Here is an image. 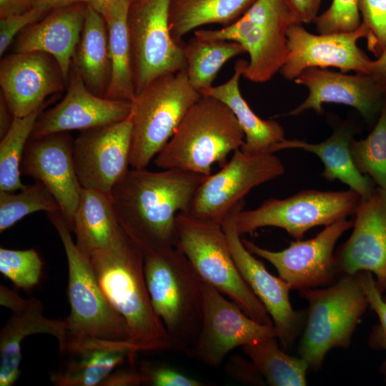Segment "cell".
Returning <instances> with one entry per match:
<instances>
[{
  "label": "cell",
  "mask_w": 386,
  "mask_h": 386,
  "mask_svg": "<svg viewBox=\"0 0 386 386\" xmlns=\"http://www.w3.org/2000/svg\"><path fill=\"white\" fill-rule=\"evenodd\" d=\"M207 176L177 169H129L109 194L118 223L143 254L174 247L176 217Z\"/></svg>",
  "instance_id": "cell-1"
},
{
  "label": "cell",
  "mask_w": 386,
  "mask_h": 386,
  "mask_svg": "<svg viewBox=\"0 0 386 386\" xmlns=\"http://www.w3.org/2000/svg\"><path fill=\"white\" fill-rule=\"evenodd\" d=\"M89 258L102 291L127 322V341L139 352L171 350L167 330L152 306L140 248L120 227L112 242Z\"/></svg>",
  "instance_id": "cell-2"
},
{
  "label": "cell",
  "mask_w": 386,
  "mask_h": 386,
  "mask_svg": "<svg viewBox=\"0 0 386 386\" xmlns=\"http://www.w3.org/2000/svg\"><path fill=\"white\" fill-rule=\"evenodd\" d=\"M144 272L152 308L175 351L192 350L202 327L203 282L177 247L144 254Z\"/></svg>",
  "instance_id": "cell-3"
},
{
  "label": "cell",
  "mask_w": 386,
  "mask_h": 386,
  "mask_svg": "<svg viewBox=\"0 0 386 386\" xmlns=\"http://www.w3.org/2000/svg\"><path fill=\"white\" fill-rule=\"evenodd\" d=\"M244 142V132L228 106L202 95L154 157V164L161 169H182L207 177L214 164L222 167L227 156Z\"/></svg>",
  "instance_id": "cell-4"
},
{
  "label": "cell",
  "mask_w": 386,
  "mask_h": 386,
  "mask_svg": "<svg viewBox=\"0 0 386 386\" xmlns=\"http://www.w3.org/2000/svg\"><path fill=\"white\" fill-rule=\"evenodd\" d=\"M298 291L309 303L298 352L309 369L317 371L330 350L349 347L369 303L357 274L342 275L324 289Z\"/></svg>",
  "instance_id": "cell-5"
},
{
  "label": "cell",
  "mask_w": 386,
  "mask_h": 386,
  "mask_svg": "<svg viewBox=\"0 0 386 386\" xmlns=\"http://www.w3.org/2000/svg\"><path fill=\"white\" fill-rule=\"evenodd\" d=\"M174 247L187 257L203 282L227 296L254 321L274 325L266 308L239 273L220 224L179 212Z\"/></svg>",
  "instance_id": "cell-6"
},
{
  "label": "cell",
  "mask_w": 386,
  "mask_h": 386,
  "mask_svg": "<svg viewBox=\"0 0 386 386\" xmlns=\"http://www.w3.org/2000/svg\"><path fill=\"white\" fill-rule=\"evenodd\" d=\"M201 96L190 84L186 69L160 76L136 94L129 114L131 168H147Z\"/></svg>",
  "instance_id": "cell-7"
},
{
  "label": "cell",
  "mask_w": 386,
  "mask_h": 386,
  "mask_svg": "<svg viewBox=\"0 0 386 386\" xmlns=\"http://www.w3.org/2000/svg\"><path fill=\"white\" fill-rule=\"evenodd\" d=\"M294 23L300 22L287 0H256L230 25L195 30L194 34L242 44L249 57L242 76L254 83H264L280 71L287 59V31Z\"/></svg>",
  "instance_id": "cell-8"
},
{
  "label": "cell",
  "mask_w": 386,
  "mask_h": 386,
  "mask_svg": "<svg viewBox=\"0 0 386 386\" xmlns=\"http://www.w3.org/2000/svg\"><path fill=\"white\" fill-rule=\"evenodd\" d=\"M46 215L61 239L68 263L70 313L65 319L66 342L84 337L127 340L128 329L124 318L102 291L89 258L77 248L64 217L60 212Z\"/></svg>",
  "instance_id": "cell-9"
},
{
  "label": "cell",
  "mask_w": 386,
  "mask_h": 386,
  "mask_svg": "<svg viewBox=\"0 0 386 386\" xmlns=\"http://www.w3.org/2000/svg\"><path fill=\"white\" fill-rule=\"evenodd\" d=\"M361 197L350 189L345 191L306 189L285 199H269L254 209L240 210L235 224L240 235L259 228H282L296 240L309 229L328 226L354 214Z\"/></svg>",
  "instance_id": "cell-10"
},
{
  "label": "cell",
  "mask_w": 386,
  "mask_h": 386,
  "mask_svg": "<svg viewBox=\"0 0 386 386\" xmlns=\"http://www.w3.org/2000/svg\"><path fill=\"white\" fill-rule=\"evenodd\" d=\"M172 0H133L127 16L136 94L154 79L186 69L183 46L172 37Z\"/></svg>",
  "instance_id": "cell-11"
},
{
  "label": "cell",
  "mask_w": 386,
  "mask_h": 386,
  "mask_svg": "<svg viewBox=\"0 0 386 386\" xmlns=\"http://www.w3.org/2000/svg\"><path fill=\"white\" fill-rule=\"evenodd\" d=\"M284 172L282 162L274 153L248 154L239 149L219 171L207 176L199 185L185 213L222 225L229 211L251 189Z\"/></svg>",
  "instance_id": "cell-12"
},
{
  "label": "cell",
  "mask_w": 386,
  "mask_h": 386,
  "mask_svg": "<svg viewBox=\"0 0 386 386\" xmlns=\"http://www.w3.org/2000/svg\"><path fill=\"white\" fill-rule=\"evenodd\" d=\"M244 207L242 199L227 214L222 227L239 273L270 315L282 349L289 350L305 326V311L292 308L289 298L290 285L269 273L263 262L244 245L235 224L237 214Z\"/></svg>",
  "instance_id": "cell-13"
},
{
  "label": "cell",
  "mask_w": 386,
  "mask_h": 386,
  "mask_svg": "<svg viewBox=\"0 0 386 386\" xmlns=\"http://www.w3.org/2000/svg\"><path fill=\"white\" fill-rule=\"evenodd\" d=\"M353 222V219H342L326 226L315 237L292 242L288 247L277 252L242 239L252 254L271 263L292 290L328 286L335 282L338 274L334 256L335 244L352 227Z\"/></svg>",
  "instance_id": "cell-14"
},
{
  "label": "cell",
  "mask_w": 386,
  "mask_h": 386,
  "mask_svg": "<svg viewBox=\"0 0 386 386\" xmlns=\"http://www.w3.org/2000/svg\"><path fill=\"white\" fill-rule=\"evenodd\" d=\"M202 322L193 348L198 358L211 367H218L235 347L277 336L274 325L260 324L232 300L203 282Z\"/></svg>",
  "instance_id": "cell-15"
},
{
  "label": "cell",
  "mask_w": 386,
  "mask_h": 386,
  "mask_svg": "<svg viewBox=\"0 0 386 386\" xmlns=\"http://www.w3.org/2000/svg\"><path fill=\"white\" fill-rule=\"evenodd\" d=\"M367 35V28L362 23L352 31L319 34L310 33L301 23H294L287 31L289 54L279 72L290 81L312 67H335L344 73L366 74L371 59L357 42Z\"/></svg>",
  "instance_id": "cell-16"
},
{
  "label": "cell",
  "mask_w": 386,
  "mask_h": 386,
  "mask_svg": "<svg viewBox=\"0 0 386 386\" xmlns=\"http://www.w3.org/2000/svg\"><path fill=\"white\" fill-rule=\"evenodd\" d=\"M132 120L81 131L74 140V159L82 188L109 194L129 169Z\"/></svg>",
  "instance_id": "cell-17"
},
{
  "label": "cell",
  "mask_w": 386,
  "mask_h": 386,
  "mask_svg": "<svg viewBox=\"0 0 386 386\" xmlns=\"http://www.w3.org/2000/svg\"><path fill=\"white\" fill-rule=\"evenodd\" d=\"M350 237L335 252L338 273L355 275L369 272L377 286L386 291V190L376 187L361 198L354 214Z\"/></svg>",
  "instance_id": "cell-18"
},
{
  "label": "cell",
  "mask_w": 386,
  "mask_h": 386,
  "mask_svg": "<svg viewBox=\"0 0 386 386\" xmlns=\"http://www.w3.org/2000/svg\"><path fill=\"white\" fill-rule=\"evenodd\" d=\"M74 140L69 132L31 137L20 167L21 175L42 182L51 192L71 231L82 189L76 172Z\"/></svg>",
  "instance_id": "cell-19"
},
{
  "label": "cell",
  "mask_w": 386,
  "mask_h": 386,
  "mask_svg": "<svg viewBox=\"0 0 386 386\" xmlns=\"http://www.w3.org/2000/svg\"><path fill=\"white\" fill-rule=\"evenodd\" d=\"M294 81L305 86L308 95L287 116H297L310 109L322 114L323 104L336 103L355 108L367 124H372L386 102V91L365 73L347 74L312 67L305 69Z\"/></svg>",
  "instance_id": "cell-20"
},
{
  "label": "cell",
  "mask_w": 386,
  "mask_h": 386,
  "mask_svg": "<svg viewBox=\"0 0 386 386\" xmlns=\"http://www.w3.org/2000/svg\"><path fill=\"white\" fill-rule=\"evenodd\" d=\"M67 84L57 61L46 53L15 52L1 61V94L14 117L37 110Z\"/></svg>",
  "instance_id": "cell-21"
},
{
  "label": "cell",
  "mask_w": 386,
  "mask_h": 386,
  "mask_svg": "<svg viewBox=\"0 0 386 386\" xmlns=\"http://www.w3.org/2000/svg\"><path fill=\"white\" fill-rule=\"evenodd\" d=\"M66 89V95L57 104L39 115L31 137L84 131L122 121L130 114L132 102L94 94L73 64Z\"/></svg>",
  "instance_id": "cell-22"
},
{
  "label": "cell",
  "mask_w": 386,
  "mask_h": 386,
  "mask_svg": "<svg viewBox=\"0 0 386 386\" xmlns=\"http://www.w3.org/2000/svg\"><path fill=\"white\" fill-rule=\"evenodd\" d=\"M0 305L12 315L0 332V386H11L21 370V343L34 334L54 336L62 351L67 339L65 320H51L44 315L43 303L36 299H23L8 287L0 286Z\"/></svg>",
  "instance_id": "cell-23"
},
{
  "label": "cell",
  "mask_w": 386,
  "mask_h": 386,
  "mask_svg": "<svg viewBox=\"0 0 386 386\" xmlns=\"http://www.w3.org/2000/svg\"><path fill=\"white\" fill-rule=\"evenodd\" d=\"M137 348L127 340L94 337L69 340L61 352L66 361L50 377L56 386L102 385L110 374L126 362H134Z\"/></svg>",
  "instance_id": "cell-24"
},
{
  "label": "cell",
  "mask_w": 386,
  "mask_h": 386,
  "mask_svg": "<svg viewBox=\"0 0 386 386\" xmlns=\"http://www.w3.org/2000/svg\"><path fill=\"white\" fill-rule=\"evenodd\" d=\"M86 9V4L80 2L51 11L19 34L16 52L41 51L50 54L68 82Z\"/></svg>",
  "instance_id": "cell-25"
},
{
  "label": "cell",
  "mask_w": 386,
  "mask_h": 386,
  "mask_svg": "<svg viewBox=\"0 0 386 386\" xmlns=\"http://www.w3.org/2000/svg\"><path fill=\"white\" fill-rule=\"evenodd\" d=\"M354 131L348 124L337 126L332 135L320 143H309L300 139H284L274 145L271 153L287 149H300L317 155L322 162L321 174L327 181L336 179L357 192L361 198L368 197L375 189V184L368 176L356 168L350 152Z\"/></svg>",
  "instance_id": "cell-26"
},
{
  "label": "cell",
  "mask_w": 386,
  "mask_h": 386,
  "mask_svg": "<svg viewBox=\"0 0 386 386\" xmlns=\"http://www.w3.org/2000/svg\"><path fill=\"white\" fill-rule=\"evenodd\" d=\"M247 61L239 59L234 64V74L225 83L199 91L202 96L216 98L232 111L244 134L241 150L248 154L271 153L277 144L285 139L283 127L274 120L259 117L242 97L239 81Z\"/></svg>",
  "instance_id": "cell-27"
},
{
  "label": "cell",
  "mask_w": 386,
  "mask_h": 386,
  "mask_svg": "<svg viewBox=\"0 0 386 386\" xmlns=\"http://www.w3.org/2000/svg\"><path fill=\"white\" fill-rule=\"evenodd\" d=\"M130 0H116L103 14L109 35V84L104 97L132 102L136 96L133 54L127 24Z\"/></svg>",
  "instance_id": "cell-28"
},
{
  "label": "cell",
  "mask_w": 386,
  "mask_h": 386,
  "mask_svg": "<svg viewBox=\"0 0 386 386\" xmlns=\"http://www.w3.org/2000/svg\"><path fill=\"white\" fill-rule=\"evenodd\" d=\"M72 64L86 87L104 97L111 75L108 29L103 15L88 4Z\"/></svg>",
  "instance_id": "cell-29"
},
{
  "label": "cell",
  "mask_w": 386,
  "mask_h": 386,
  "mask_svg": "<svg viewBox=\"0 0 386 386\" xmlns=\"http://www.w3.org/2000/svg\"><path fill=\"white\" fill-rule=\"evenodd\" d=\"M119 228L110 194L82 188L72 230L79 251L89 257L95 251L107 247Z\"/></svg>",
  "instance_id": "cell-30"
},
{
  "label": "cell",
  "mask_w": 386,
  "mask_h": 386,
  "mask_svg": "<svg viewBox=\"0 0 386 386\" xmlns=\"http://www.w3.org/2000/svg\"><path fill=\"white\" fill-rule=\"evenodd\" d=\"M256 0H172L169 29L181 44L182 37L209 24L229 26L240 18Z\"/></svg>",
  "instance_id": "cell-31"
},
{
  "label": "cell",
  "mask_w": 386,
  "mask_h": 386,
  "mask_svg": "<svg viewBox=\"0 0 386 386\" xmlns=\"http://www.w3.org/2000/svg\"><path fill=\"white\" fill-rule=\"evenodd\" d=\"M182 46L189 81L199 92L212 86L219 69L227 61L246 53L238 42L195 34Z\"/></svg>",
  "instance_id": "cell-32"
},
{
  "label": "cell",
  "mask_w": 386,
  "mask_h": 386,
  "mask_svg": "<svg viewBox=\"0 0 386 386\" xmlns=\"http://www.w3.org/2000/svg\"><path fill=\"white\" fill-rule=\"evenodd\" d=\"M277 340L275 336L261 339L242 346V350L257 366L267 385H306L308 364L281 350Z\"/></svg>",
  "instance_id": "cell-33"
},
{
  "label": "cell",
  "mask_w": 386,
  "mask_h": 386,
  "mask_svg": "<svg viewBox=\"0 0 386 386\" xmlns=\"http://www.w3.org/2000/svg\"><path fill=\"white\" fill-rule=\"evenodd\" d=\"M49 103L22 117H14L12 124L1 138L0 142V191L16 192L27 185L21 179V163L36 122Z\"/></svg>",
  "instance_id": "cell-34"
},
{
  "label": "cell",
  "mask_w": 386,
  "mask_h": 386,
  "mask_svg": "<svg viewBox=\"0 0 386 386\" xmlns=\"http://www.w3.org/2000/svg\"><path fill=\"white\" fill-rule=\"evenodd\" d=\"M19 191H0L1 233L31 213L61 212L56 199L42 182L36 181Z\"/></svg>",
  "instance_id": "cell-35"
},
{
  "label": "cell",
  "mask_w": 386,
  "mask_h": 386,
  "mask_svg": "<svg viewBox=\"0 0 386 386\" xmlns=\"http://www.w3.org/2000/svg\"><path fill=\"white\" fill-rule=\"evenodd\" d=\"M350 152L357 170L386 190V102L371 132L365 139L353 138Z\"/></svg>",
  "instance_id": "cell-36"
},
{
  "label": "cell",
  "mask_w": 386,
  "mask_h": 386,
  "mask_svg": "<svg viewBox=\"0 0 386 386\" xmlns=\"http://www.w3.org/2000/svg\"><path fill=\"white\" fill-rule=\"evenodd\" d=\"M42 268L43 261L34 249L0 247V272L18 288L27 290L34 287L39 282Z\"/></svg>",
  "instance_id": "cell-37"
},
{
  "label": "cell",
  "mask_w": 386,
  "mask_h": 386,
  "mask_svg": "<svg viewBox=\"0 0 386 386\" xmlns=\"http://www.w3.org/2000/svg\"><path fill=\"white\" fill-rule=\"evenodd\" d=\"M361 22L357 0H332L313 23L319 34H330L355 31Z\"/></svg>",
  "instance_id": "cell-38"
},
{
  "label": "cell",
  "mask_w": 386,
  "mask_h": 386,
  "mask_svg": "<svg viewBox=\"0 0 386 386\" xmlns=\"http://www.w3.org/2000/svg\"><path fill=\"white\" fill-rule=\"evenodd\" d=\"M357 5L367 30V49L378 57L386 51V0H357Z\"/></svg>",
  "instance_id": "cell-39"
},
{
  "label": "cell",
  "mask_w": 386,
  "mask_h": 386,
  "mask_svg": "<svg viewBox=\"0 0 386 386\" xmlns=\"http://www.w3.org/2000/svg\"><path fill=\"white\" fill-rule=\"evenodd\" d=\"M357 274L366 294L369 307L376 313L379 319V324L374 327L370 333L369 344L374 348L382 349L386 352V302L372 273L360 272ZM382 367L386 377V359Z\"/></svg>",
  "instance_id": "cell-40"
},
{
  "label": "cell",
  "mask_w": 386,
  "mask_h": 386,
  "mask_svg": "<svg viewBox=\"0 0 386 386\" xmlns=\"http://www.w3.org/2000/svg\"><path fill=\"white\" fill-rule=\"evenodd\" d=\"M51 11L47 6L36 4L24 13L0 18V56H3L17 34L43 19Z\"/></svg>",
  "instance_id": "cell-41"
},
{
  "label": "cell",
  "mask_w": 386,
  "mask_h": 386,
  "mask_svg": "<svg viewBox=\"0 0 386 386\" xmlns=\"http://www.w3.org/2000/svg\"><path fill=\"white\" fill-rule=\"evenodd\" d=\"M144 384L152 386H202L203 382L167 366H143Z\"/></svg>",
  "instance_id": "cell-42"
},
{
  "label": "cell",
  "mask_w": 386,
  "mask_h": 386,
  "mask_svg": "<svg viewBox=\"0 0 386 386\" xmlns=\"http://www.w3.org/2000/svg\"><path fill=\"white\" fill-rule=\"evenodd\" d=\"M226 370L233 379L243 384L267 385L254 363L252 360L247 361L241 355L232 356L226 365Z\"/></svg>",
  "instance_id": "cell-43"
},
{
  "label": "cell",
  "mask_w": 386,
  "mask_h": 386,
  "mask_svg": "<svg viewBox=\"0 0 386 386\" xmlns=\"http://www.w3.org/2000/svg\"><path fill=\"white\" fill-rule=\"evenodd\" d=\"M292 10L302 24L314 22L319 15L322 0H287Z\"/></svg>",
  "instance_id": "cell-44"
},
{
  "label": "cell",
  "mask_w": 386,
  "mask_h": 386,
  "mask_svg": "<svg viewBox=\"0 0 386 386\" xmlns=\"http://www.w3.org/2000/svg\"><path fill=\"white\" fill-rule=\"evenodd\" d=\"M144 384L141 372L132 369H116L101 386H137Z\"/></svg>",
  "instance_id": "cell-45"
},
{
  "label": "cell",
  "mask_w": 386,
  "mask_h": 386,
  "mask_svg": "<svg viewBox=\"0 0 386 386\" xmlns=\"http://www.w3.org/2000/svg\"><path fill=\"white\" fill-rule=\"evenodd\" d=\"M366 74L374 78L386 91V51L370 61Z\"/></svg>",
  "instance_id": "cell-46"
},
{
  "label": "cell",
  "mask_w": 386,
  "mask_h": 386,
  "mask_svg": "<svg viewBox=\"0 0 386 386\" xmlns=\"http://www.w3.org/2000/svg\"><path fill=\"white\" fill-rule=\"evenodd\" d=\"M34 6V0H0V18L24 13Z\"/></svg>",
  "instance_id": "cell-47"
},
{
  "label": "cell",
  "mask_w": 386,
  "mask_h": 386,
  "mask_svg": "<svg viewBox=\"0 0 386 386\" xmlns=\"http://www.w3.org/2000/svg\"><path fill=\"white\" fill-rule=\"evenodd\" d=\"M14 115L9 109L4 97L0 95V136L2 138L9 129Z\"/></svg>",
  "instance_id": "cell-48"
},
{
  "label": "cell",
  "mask_w": 386,
  "mask_h": 386,
  "mask_svg": "<svg viewBox=\"0 0 386 386\" xmlns=\"http://www.w3.org/2000/svg\"><path fill=\"white\" fill-rule=\"evenodd\" d=\"M80 2L85 3V0H34V6L36 4L44 5L54 10Z\"/></svg>",
  "instance_id": "cell-49"
},
{
  "label": "cell",
  "mask_w": 386,
  "mask_h": 386,
  "mask_svg": "<svg viewBox=\"0 0 386 386\" xmlns=\"http://www.w3.org/2000/svg\"><path fill=\"white\" fill-rule=\"evenodd\" d=\"M114 1L116 0H85V3L103 15L108 6Z\"/></svg>",
  "instance_id": "cell-50"
},
{
  "label": "cell",
  "mask_w": 386,
  "mask_h": 386,
  "mask_svg": "<svg viewBox=\"0 0 386 386\" xmlns=\"http://www.w3.org/2000/svg\"><path fill=\"white\" fill-rule=\"evenodd\" d=\"M384 300L386 302V295L383 297Z\"/></svg>",
  "instance_id": "cell-51"
}]
</instances>
